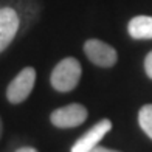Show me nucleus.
<instances>
[{
	"mask_svg": "<svg viewBox=\"0 0 152 152\" xmlns=\"http://www.w3.org/2000/svg\"><path fill=\"white\" fill-rule=\"evenodd\" d=\"M81 75H82L81 62L76 58L68 56L59 61L56 67L53 68L50 76V84L56 92L67 93L78 87L81 81Z\"/></svg>",
	"mask_w": 152,
	"mask_h": 152,
	"instance_id": "nucleus-1",
	"label": "nucleus"
},
{
	"mask_svg": "<svg viewBox=\"0 0 152 152\" xmlns=\"http://www.w3.org/2000/svg\"><path fill=\"white\" fill-rule=\"evenodd\" d=\"M3 135V123H2V118H0V138Z\"/></svg>",
	"mask_w": 152,
	"mask_h": 152,
	"instance_id": "nucleus-12",
	"label": "nucleus"
},
{
	"mask_svg": "<svg viewBox=\"0 0 152 152\" xmlns=\"http://www.w3.org/2000/svg\"><path fill=\"white\" fill-rule=\"evenodd\" d=\"M16 152H39V151L34 148H30V146H25V148H19Z\"/></svg>",
	"mask_w": 152,
	"mask_h": 152,
	"instance_id": "nucleus-11",
	"label": "nucleus"
},
{
	"mask_svg": "<svg viewBox=\"0 0 152 152\" xmlns=\"http://www.w3.org/2000/svg\"><path fill=\"white\" fill-rule=\"evenodd\" d=\"M144 72H146L148 78L152 79V50L146 54V58H144Z\"/></svg>",
	"mask_w": 152,
	"mask_h": 152,
	"instance_id": "nucleus-9",
	"label": "nucleus"
},
{
	"mask_svg": "<svg viewBox=\"0 0 152 152\" xmlns=\"http://www.w3.org/2000/svg\"><path fill=\"white\" fill-rule=\"evenodd\" d=\"M84 53L92 64L101 68H112L118 62L116 50L101 39H87L84 42Z\"/></svg>",
	"mask_w": 152,
	"mask_h": 152,
	"instance_id": "nucleus-3",
	"label": "nucleus"
},
{
	"mask_svg": "<svg viewBox=\"0 0 152 152\" xmlns=\"http://www.w3.org/2000/svg\"><path fill=\"white\" fill-rule=\"evenodd\" d=\"M110 129H112V121L110 120L104 118L98 121L75 141L70 152H90L96 146H99V141L109 134Z\"/></svg>",
	"mask_w": 152,
	"mask_h": 152,
	"instance_id": "nucleus-5",
	"label": "nucleus"
},
{
	"mask_svg": "<svg viewBox=\"0 0 152 152\" xmlns=\"http://www.w3.org/2000/svg\"><path fill=\"white\" fill-rule=\"evenodd\" d=\"M90 152H120V151H115V149H110L106 146H96L95 149H92Z\"/></svg>",
	"mask_w": 152,
	"mask_h": 152,
	"instance_id": "nucleus-10",
	"label": "nucleus"
},
{
	"mask_svg": "<svg viewBox=\"0 0 152 152\" xmlns=\"http://www.w3.org/2000/svg\"><path fill=\"white\" fill-rule=\"evenodd\" d=\"M20 19L14 8L3 6L0 8V53L5 51L14 40L19 31Z\"/></svg>",
	"mask_w": 152,
	"mask_h": 152,
	"instance_id": "nucleus-6",
	"label": "nucleus"
},
{
	"mask_svg": "<svg viewBox=\"0 0 152 152\" xmlns=\"http://www.w3.org/2000/svg\"><path fill=\"white\" fill-rule=\"evenodd\" d=\"M36 84V70L34 67L22 68L6 87V99L11 104H20L31 95Z\"/></svg>",
	"mask_w": 152,
	"mask_h": 152,
	"instance_id": "nucleus-2",
	"label": "nucleus"
},
{
	"mask_svg": "<svg viewBox=\"0 0 152 152\" xmlns=\"http://www.w3.org/2000/svg\"><path fill=\"white\" fill-rule=\"evenodd\" d=\"M129 36L135 40H151L152 39V16H135L127 23Z\"/></svg>",
	"mask_w": 152,
	"mask_h": 152,
	"instance_id": "nucleus-7",
	"label": "nucleus"
},
{
	"mask_svg": "<svg viewBox=\"0 0 152 152\" xmlns=\"http://www.w3.org/2000/svg\"><path fill=\"white\" fill-rule=\"evenodd\" d=\"M138 124L143 132L152 140V104H144L138 110Z\"/></svg>",
	"mask_w": 152,
	"mask_h": 152,
	"instance_id": "nucleus-8",
	"label": "nucleus"
},
{
	"mask_svg": "<svg viewBox=\"0 0 152 152\" xmlns=\"http://www.w3.org/2000/svg\"><path fill=\"white\" fill-rule=\"evenodd\" d=\"M88 112L87 109L79 102H72L68 106L59 107L53 110L50 115V121L58 129H72L78 127L87 120Z\"/></svg>",
	"mask_w": 152,
	"mask_h": 152,
	"instance_id": "nucleus-4",
	"label": "nucleus"
}]
</instances>
